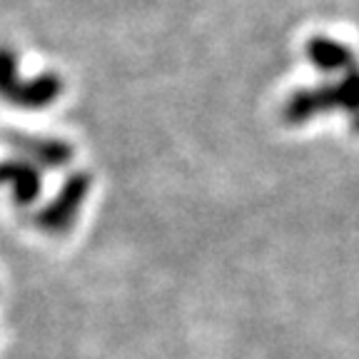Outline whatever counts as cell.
Masks as SVG:
<instances>
[{"mask_svg":"<svg viewBox=\"0 0 359 359\" xmlns=\"http://www.w3.org/2000/svg\"><path fill=\"white\" fill-rule=\"evenodd\" d=\"M0 185L11 187L13 200L20 208H30L43 192V180L35 165L25 163L20 157L0 160Z\"/></svg>","mask_w":359,"mask_h":359,"instance_id":"obj_4","label":"cell"},{"mask_svg":"<svg viewBox=\"0 0 359 359\" xmlns=\"http://www.w3.org/2000/svg\"><path fill=\"white\" fill-rule=\"evenodd\" d=\"M62 90H65L62 78H57L55 73H43L28 80L20 78V83L15 85V90L6 102L22 107V110H43L62 95Z\"/></svg>","mask_w":359,"mask_h":359,"instance_id":"obj_5","label":"cell"},{"mask_svg":"<svg viewBox=\"0 0 359 359\" xmlns=\"http://www.w3.org/2000/svg\"><path fill=\"white\" fill-rule=\"evenodd\" d=\"M6 145H11L20 160L35 165L38 170H60L73 160V145L48 135L6 133Z\"/></svg>","mask_w":359,"mask_h":359,"instance_id":"obj_3","label":"cell"},{"mask_svg":"<svg viewBox=\"0 0 359 359\" xmlns=\"http://www.w3.org/2000/svg\"><path fill=\"white\" fill-rule=\"evenodd\" d=\"M18 83H20V73H18L15 53L8 45H0V97L8 100Z\"/></svg>","mask_w":359,"mask_h":359,"instance_id":"obj_6","label":"cell"},{"mask_svg":"<svg viewBox=\"0 0 359 359\" xmlns=\"http://www.w3.org/2000/svg\"><path fill=\"white\" fill-rule=\"evenodd\" d=\"M90 185H93V180H90L88 172L70 175L57 190V195L33 217L35 227H40L48 235H65L78 219V212L83 208L85 197H88Z\"/></svg>","mask_w":359,"mask_h":359,"instance_id":"obj_2","label":"cell"},{"mask_svg":"<svg viewBox=\"0 0 359 359\" xmlns=\"http://www.w3.org/2000/svg\"><path fill=\"white\" fill-rule=\"evenodd\" d=\"M307 57L320 73L334 75L320 88L297 90L287 97L282 118L287 125H304L317 115L342 110L352 115V130L359 133V57L344 43L314 35L307 43Z\"/></svg>","mask_w":359,"mask_h":359,"instance_id":"obj_1","label":"cell"}]
</instances>
